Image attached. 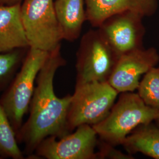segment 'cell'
<instances>
[{"label":"cell","mask_w":159,"mask_h":159,"mask_svg":"<svg viewBox=\"0 0 159 159\" xmlns=\"http://www.w3.org/2000/svg\"><path fill=\"white\" fill-rule=\"evenodd\" d=\"M137 90L146 104L159 110V67L152 68L143 75Z\"/></svg>","instance_id":"cell-16"},{"label":"cell","mask_w":159,"mask_h":159,"mask_svg":"<svg viewBox=\"0 0 159 159\" xmlns=\"http://www.w3.org/2000/svg\"><path fill=\"white\" fill-rule=\"evenodd\" d=\"M159 62L154 47H144L120 56L108 83L119 93L136 90L140 79Z\"/></svg>","instance_id":"cell-9"},{"label":"cell","mask_w":159,"mask_h":159,"mask_svg":"<svg viewBox=\"0 0 159 159\" xmlns=\"http://www.w3.org/2000/svg\"><path fill=\"white\" fill-rule=\"evenodd\" d=\"M119 94L108 82L75 85L67 116L69 131L80 125H93L102 121L110 113Z\"/></svg>","instance_id":"cell-4"},{"label":"cell","mask_w":159,"mask_h":159,"mask_svg":"<svg viewBox=\"0 0 159 159\" xmlns=\"http://www.w3.org/2000/svg\"><path fill=\"white\" fill-rule=\"evenodd\" d=\"M98 136L93 126L83 125L60 138L48 137L32 156L47 159H98L96 148Z\"/></svg>","instance_id":"cell-7"},{"label":"cell","mask_w":159,"mask_h":159,"mask_svg":"<svg viewBox=\"0 0 159 159\" xmlns=\"http://www.w3.org/2000/svg\"><path fill=\"white\" fill-rule=\"evenodd\" d=\"M24 0H0V5H13L21 3Z\"/></svg>","instance_id":"cell-18"},{"label":"cell","mask_w":159,"mask_h":159,"mask_svg":"<svg viewBox=\"0 0 159 159\" xmlns=\"http://www.w3.org/2000/svg\"><path fill=\"white\" fill-rule=\"evenodd\" d=\"M18 143L16 133L0 103V159H24Z\"/></svg>","instance_id":"cell-14"},{"label":"cell","mask_w":159,"mask_h":159,"mask_svg":"<svg viewBox=\"0 0 159 159\" xmlns=\"http://www.w3.org/2000/svg\"><path fill=\"white\" fill-rule=\"evenodd\" d=\"M21 16L29 47L51 52L61 46L54 0H24Z\"/></svg>","instance_id":"cell-6"},{"label":"cell","mask_w":159,"mask_h":159,"mask_svg":"<svg viewBox=\"0 0 159 159\" xmlns=\"http://www.w3.org/2000/svg\"><path fill=\"white\" fill-rule=\"evenodd\" d=\"M143 18L136 12H123L109 17L97 29L120 57L144 48Z\"/></svg>","instance_id":"cell-8"},{"label":"cell","mask_w":159,"mask_h":159,"mask_svg":"<svg viewBox=\"0 0 159 159\" xmlns=\"http://www.w3.org/2000/svg\"><path fill=\"white\" fill-rule=\"evenodd\" d=\"M50 53L29 47L19 71L0 97V103L16 134L29 110L37 75Z\"/></svg>","instance_id":"cell-3"},{"label":"cell","mask_w":159,"mask_h":159,"mask_svg":"<svg viewBox=\"0 0 159 159\" xmlns=\"http://www.w3.org/2000/svg\"><path fill=\"white\" fill-rule=\"evenodd\" d=\"M66 64L60 46L50 52L37 75L29 118L17 134L18 143L24 145V153L29 157L33 155L36 148L47 137L60 138L70 133L67 116L72 95L58 97L54 89L56 73Z\"/></svg>","instance_id":"cell-1"},{"label":"cell","mask_w":159,"mask_h":159,"mask_svg":"<svg viewBox=\"0 0 159 159\" xmlns=\"http://www.w3.org/2000/svg\"><path fill=\"white\" fill-rule=\"evenodd\" d=\"M87 21L98 28L115 14L133 11L144 17L152 16L158 8L157 0H85Z\"/></svg>","instance_id":"cell-10"},{"label":"cell","mask_w":159,"mask_h":159,"mask_svg":"<svg viewBox=\"0 0 159 159\" xmlns=\"http://www.w3.org/2000/svg\"><path fill=\"white\" fill-rule=\"evenodd\" d=\"M54 7L63 40H77L87 21L85 0H56Z\"/></svg>","instance_id":"cell-12"},{"label":"cell","mask_w":159,"mask_h":159,"mask_svg":"<svg viewBox=\"0 0 159 159\" xmlns=\"http://www.w3.org/2000/svg\"><path fill=\"white\" fill-rule=\"evenodd\" d=\"M127 153L143 154L159 159V126L155 121L139 125L121 144Z\"/></svg>","instance_id":"cell-13"},{"label":"cell","mask_w":159,"mask_h":159,"mask_svg":"<svg viewBox=\"0 0 159 159\" xmlns=\"http://www.w3.org/2000/svg\"><path fill=\"white\" fill-rule=\"evenodd\" d=\"M120 94L107 116L92 125L100 140L114 146L121 145L139 125L153 122L159 117V110L146 104L138 93Z\"/></svg>","instance_id":"cell-2"},{"label":"cell","mask_w":159,"mask_h":159,"mask_svg":"<svg viewBox=\"0 0 159 159\" xmlns=\"http://www.w3.org/2000/svg\"><path fill=\"white\" fill-rule=\"evenodd\" d=\"M119 56L97 29L83 35L76 54L75 85L108 82Z\"/></svg>","instance_id":"cell-5"},{"label":"cell","mask_w":159,"mask_h":159,"mask_svg":"<svg viewBox=\"0 0 159 159\" xmlns=\"http://www.w3.org/2000/svg\"><path fill=\"white\" fill-rule=\"evenodd\" d=\"M154 121H155V123L159 126V117L158 119H157L156 120Z\"/></svg>","instance_id":"cell-19"},{"label":"cell","mask_w":159,"mask_h":159,"mask_svg":"<svg viewBox=\"0 0 159 159\" xmlns=\"http://www.w3.org/2000/svg\"><path fill=\"white\" fill-rule=\"evenodd\" d=\"M25 49L0 52V92L6 90L17 74L26 55Z\"/></svg>","instance_id":"cell-15"},{"label":"cell","mask_w":159,"mask_h":159,"mask_svg":"<svg viewBox=\"0 0 159 159\" xmlns=\"http://www.w3.org/2000/svg\"><path fill=\"white\" fill-rule=\"evenodd\" d=\"M21 3L0 5V52L29 48L21 16Z\"/></svg>","instance_id":"cell-11"},{"label":"cell","mask_w":159,"mask_h":159,"mask_svg":"<svg viewBox=\"0 0 159 159\" xmlns=\"http://www.w3.org/2000/svg\"><path fill=\"white\" fill-rule=\"evenodd\" d=\"M97 146L98 151L97 152V159H134L133 155L124 153L116 149L113 145L105 142L99 139Z\"/></svg>","instance_id":"cell-17"}]
</instances>
